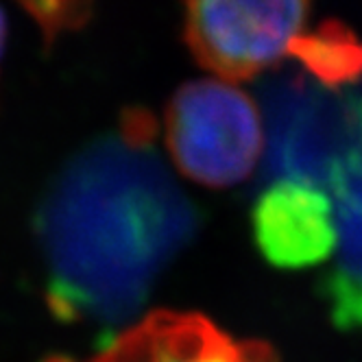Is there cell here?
I'll use <instances>...</instances> for the list:
<instances>
[{"mask_svg":"<svg viewBox=\"0 0 362 362\" xmlns=\"http://www.w3.org/2000/svg\"><path fill=\"white\" fill-rule=\"evenodd\" d=\"M155 122L127 112L120 136L68 164L40 212L50 310L62 321L116 325L197 229L194 205L153 151Z\"/></svg>","mask_w":362,"mask_h":362,"instance_id":"1","label":"cell"},{"mask_svg":"<svg viewBox=\"0 0 362 362\" xmlns=\"http://www.w3.org/2000/svg\"><path fill=\"white\" fill-rule=\"evenodd\" d=\"M166 138L179 170L214 188L249 177L262 153V124L253 100L216 79L186 83L175 94Z\"/></svg>","mask_w":362,"mask_h":362,"instance_id":"2","label":"cell"},{"mask_svg":"<svg viewBox=\"0 0 362 362\" xmlns=\"http://www.w3.org/2000/svg\"><path fill=\"white\" fill-rule=\"evenodd\" d=\"M308 9L305 3H192L186 40L201 66L245 81L291 55Z\"/></svg>","mask_w":362,"mask_h":362,"instance_id":"3","label":"cell"},{"mask_svg":"<svg viewBox=\"0 0 362 362\" xmlns=\"http://www.w3.org/2000/svg\"><path fill=\"white\" fill-rule=\"evenodd\" d=\"M269 134V173L317 186L327 177L334 148V114L303 76L284 74L262 86Z\"/></svg>","mask_w":362,"mask_h":362,"instance_id":"4","label":"cell"},{"mask_svg":"<svg viewBox=\"0 0 362 362\" xmlns=\"http://www.w3.org/2000/svg\"><path fill=\"white\" fill-rule=\"evenodd\" d=\"M251 223L257 249L279 269L315 267L327 260L339 243L329 197L301 181L277 179L257 199Z\"/></svg>","mask_w":362,"mask_h":362,"instance_id":"5","label":"cell"},{"mask_svg":"<svg viewBox=\"0 0 362 362\" xmlns=\"http://www.w3.org/2000/svg\"><path fill=\"white\" fill-rule=\"evenodd\" d=\"M92 362H277L253 341H234L201 315L155 313Z\"/></svg>","mask_w":362,"mask_h":362,"instance_id":"6","label":"cell"},{"mask_svg":"<svg viewBox=\"0 0 362 362\" xmlns=\"http://www.w3.org/2000/svg\"><path fill=\"white\" fill-rule=\"evenodd\" d=\"M291 55L308 70L321 88H345L362 76V40L339 20L319 24L313 33H301Z\"/></svg>","mask_w":362,"mask_h":362,"instance_id":"7","label":"cell"},{"mask_svg":"<svg viewBox=\"0 0 362 362\" xmlns=\"http://www.w3.org/2000/svg\"><path fill=\"white\" fill-rule=\"evenodd\" d=\"M27 9L35 16V20H40V24H42L48 35L59 33L62 29L74 27V24L81 22L86 18V13H88L86 5H64V3H57V5H29Z\"/></svg>","mask_w":362,"mask_h":362,"instance_id":"8","label":"cell"},{"mask_svg":"<svg viewBox=\"0 0 362 362\" xmlns=\"http://www.w3.org/2000/svg\"><path fill=\"white\" fill-rule=\"evenodd\" d=\"M3 46H5V13L0 11V57H3Z\"/></svg>","mask_w":362,"mask_h":362,"instance_id":"9","label":"cell"}]
</instances>
